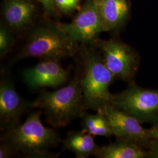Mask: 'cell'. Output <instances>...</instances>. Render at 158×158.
Masks as SVG:
<instances>
[{"mask_svg":"<svg viewBox=\"0 0 158 158\" xmlns=\"http://www.w3.org/2000/svg\"><path fill=\"white\" fill-rule=\"evenodd\" d=\"M93 44L100 51L104 62L115 80L128 83L134 81L139 59L131 47L116 40L97 39Z\"/></svg>","mask_w":158,"mask_h":158,"instance_id":"obj_6","label":"cell"},{"mask_svg":"<svg viewBox=\"0 0 158 158\" xmlns=\"http://www.w3.org/2000/svg\"><path fill=\"white\" fill-rule=\"evenodd\" d=\"M58 26L76 43H93L98 34L106 31L94 0L89 2L72 23Z\"/></svg>","mask_w":158,"mask_h":158,"instance_id":"obj_9","label":"cell"},{"mask_svg":"<svg viewBox=\"0 0 158 158\" xmlns=\"http://www.w3.org/2000/svg\"><path fill=\"white\" fill-rule=\"evenodd\" d=\"M147 149L149 158H158V140L152 139Z\"/></svg>","mask_w":158,"mask_h":158,"instance_id":"obj_19","label":"cell"},{"mask_svg":"<svg viewBox=\"0 0 158 158\" xmlns=\"http://www.w3.org/2000/svg\"><path fill=\"white\" fill-rule=\"evenodd\" d=\"M110 104L141 124L158 123V89L143 88L133 81L124 90L113 94Z\"/></svg>","mask_w":158,"mask_h":158,"instance_id":"obj_5","label":"cell"},{"mask_svg":"<svg viewBox=\"0 0 158 158\" xmlns=\"http://www.w3.org/2000/svg\"><path fill=\"white\" fill-rule=\"evenodd\" d=\"M107 119L117 139L126 140L148 149L151 139L148 135L147 129L135 118L108 103L98 111Z\"/></svg>","mask_w":158,"mask_h":158,"instance_id":"obj_8","label":"cell"},{"mask_svg":"<svg viewBox=\"0 0 158 158\" xmlns=\"http://www.w3.org/2000/svg\"><path fill=\"white\" fill-rule=\"evenodd\" d=\"M81 125L83 130L93 136H101L110 138L113 130L107 119L100 112L92 114L86 112L81 117Z\"/></svg>","mask_w":158,"mask_h":158,"instance_id":"obj_15","label":"cell"},{"mask_svg":"<svg viewBox=\"0 0 158 158\" xmlns=\"http://www.w3.org/2000/svg\"><path fill=\"white\" fill-rule=\"evenodd\" d=\"M76 44L58 25H42L32 30L27 43L14 61L26 58L60 61L63 58L73 56Z\"/></svg>","mask_w":158,"mask_h":158,"instance_id":"obj_4","label":"cell"},{"mask_svg":"<svg viewBox=\"0 0 158 158\" xmlns=\"http://www.w3.org/2000/svg\"><path fill=\"white\" fill-rule=\"evenodd\" d=\"M17 156L16 153L8 145L1 142L0 158H11Z\"/></svg>","mask_w":158,"mask_h":158,"instance_id":"obj_18","label":"cell"},{"mask_svg":"<svg viewBox=\"0 0 158 158\" xmlns=\"http://www.w3.org/2000/svg\"><path fill=\"white\" fill-rule=\"evenodd\" d=\"M70 69H64L55 60H42L31 68L26 69L23 73L25 85L30 89L43 87L56 88L68 80Z\"/></svg>","mask_w":158,"mask_h":158,"instance_id":"obj_10","label":"cell"},{"mask_svg":"<svg viewBox=\"0 0 158 158\" xmlns=\"http://www.w3.org/2000/svg\"><path fill=\"white\" fill-rule=\"evenodd\" d=\"M3 10L8 27L12 31H20L31 22L35 7L27 0H6Z\"/></svg>","mask_w":158,"mask_h":158,"instance_id":"obj_12","label":"cell"},{"mask_svg":"<svg viewBox=\"0 0 158 158\" xmlns=\"http://www.w3.org/2000/svg\"><path fill=\"white\" fill-rule=\"evenodd\" d=\"M98 158H149L147 149L134 142L117 139V141L100 147L94 156Z\"/></svg>","mask_w":158,"mask_h":158,"instance_id":"obj_14","label":"cell"},{"mask_svg":"<svg viewBox=\"0 0 158 158\" xmlns=\"http://www.w3.org/2000/svg\"><path fill=\"white\" fill-rule=\"evenodd\" d=\"M44 6V9L48 13L55 12V2L54 0H38Z\"/></svg>","mask_w":158,"mask_h":158,"instance_id":"obj_20","label":"cell"},{"mask_svg":"<svg viewBox=\"0 0 158 158\" xmlns=\"http://www.w3.org/2000/svg\"><path fill=\"white\" fill-rule=\"evenodd\" d=\"M15 43V40L9 27L1 24L0 27V57L2 58L10 50Z\"/></svg>","mask_w":158,"mask_h":158,"instance_id":"obj_16","label":"cell"},{"mask_svg":"<svg viewBox=\"0 0 158 158\" xmlns=\"http://www.w3.org/2000/svg\"><path fill=\"white\" fill-rule=\"evenodd\" d=\"M40 110L29 115L26 121L2 133L1 142L8 145L17 155L25 158H57L59 153L50 149L56 148L62 140L58 132L44 126L40 119Z\"/></svg>","mask_w":158,"mask_h":158,"instance_id":"obj_2","label":"cell"},{"mask_svg":"<svg viewBox=\"0 0 158 158\" xmlns=\"http://www.w3.org/2000/svg\"><path fill=\"white\" fill-rule=\"evenodd\" d=\"M147 132L150 139L158 140V123L153 124L152 127L147 129Z\"/></svg>","mask_w":158,"mask_h":158,"instance_id":"obj_21","label":"cell"},{"mask_svg":"<svg viewBox=\"0 0 158 158\" xmlns=\"http://www.w3.org/2000/svg\"><path fill=\"white\" fill-rule=\"evenodd\" d=\"M32 102L17 92L13 80L1 72L0 80V129L2 133L20 124L23 115L32 108Z\"/></svg>","mask_w":158,"mask_h":158,"instance_id":"obj_7","label":"cell"},{"mask_svg":"<svg viewBox=\"0 0 158 158\" xmlns=\"http://www.w3.org/2000/svg\"><path fill=\"white\" fill-rule=\"evenodd\" d=\"M80 0H54L55 5L63 12H70L77 9Z\"/></svg>","mask_w":158,"mask_h":158,"instance_id":"obj_17","label":"cell"},{"mask_svg":"<svg viewBox=\"0 0 158 158\" xmlns=\"http://www.w3.org/2000/svg\"><path fill=\"white\" fill-rule=\"evenodd\" d=\"M62 142L61 151H70L77 158L95 156L100 148L96 144L93 135L83 130L68 132Z\"/></svg>","mask_w":158,"mask_h":158,"instance_id":"obj_13","label":"cell"},{"mask_svg":"<svg viewBox=\"0 0 158 158\" xmlns=\"http://www.w3.org/2000/svg\"><path fill=\"white\" fill-rule=\"evenodd\" d=\"M81 73L79 60L76 62L73 77L68 85L57 90L41 92L32 102V108L40 110L45 115L46 121L53 127H64L85 113Z\"/></svg>","mask_w":158,"mask_h":158,"instance_id":"obj_1","label":"cell"},{"mask_svg":"<svg viewBox=\"0 0 158 158\" xmlns=\"http://www.w3.org/2000/svg\"><path fill=\"white\" fill-rule=\"evenodd\" d=\"M81 85L87 110L98 111L110 103L113 94L110 87L115 79L104 62L100 53L84 46L80 51Z\"/></svg>","mask_w":158,"mask_h":158,"instance_id":"obj_3","label":"cell"},{"mask_svg":"<svg viewBox=\"0 0 158 158\" xmlns=\"http://www.w3.org/2000/svg\"><path fill=\"white\" fill-rule=\"evenodd\" d=\"M106 31L115 30L124 23L129 12L127 0H94Z\"/></svg>","mask_w":158,"mask_h":158,"instance_id":"obj_11","label":"cell"}]
</instances>
